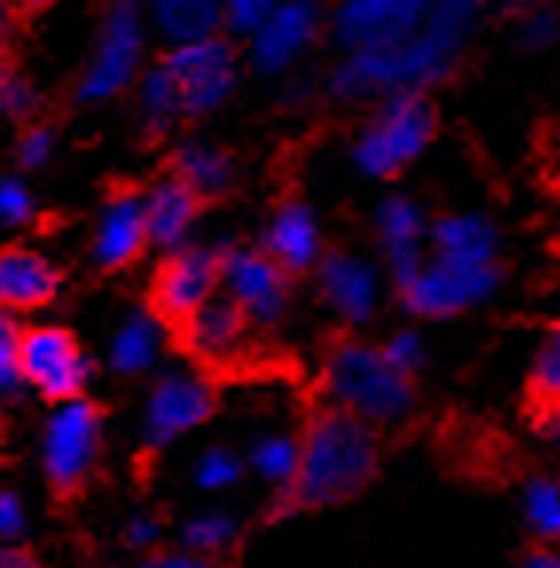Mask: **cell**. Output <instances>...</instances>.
Segmentation results:
<instances>
[{"label":"cell","mask_w":560,"mask_h":568,"mask_svg":"<svg viewBox=\"0 0 560 568\" xmlns=\"http://www.w3.org/2000/svg\"><path fill=\"white\" fill-rule=\"evenodd\" d=\"M482 17L478 0H435L431 17L411 40L380 51H353L337 63L329 91L337 99H393V94H424V87L444 83L459 63Z\"/></svg>","instance_id":"cell-1"},{"label":"cell","mask_w":560,"mask_h":568,"mask_svg":"<svg viewBox=\"0 0 560 568\" xmlns=\"http://www.w3.org/2000/svg\"><path fill=\"white\" fill-rule=\"evenodd\" d=\"M377 435L373 424L349 412H322L302 435L298 478L283 490L278 514L309 510V506H337L360 494L377 475Z\"/></svg>","instance_id":"cell-2"},{"label":"cell","mask_w":560,"mask_h":568,"mask_svg":"<svg viewBox=\"0 0 560 568\" xmlns=\"http://www.w3.org/2000/svg\"><path fill=\"white\" fill-rule=\"evenodd\" d=\"M326 393L337 412L365 424H400L416 404L411 376H404L385 349L365 342H342L326 361Z\"/></svg>","instance_id":"cell-3"},{"label":"cell","mask_w":560,"mask_h":568,"mask_svg":"<svg viewBox=\"0 0 560 568\" xmlns=\"http://www.w3.org/2000/svg\"><path fill=\"white\" fill-rule=\"evenodd\" d=\"M435 138V110L424 94H393L380 102L377 118L360 130L353 165L368 176H396L408 169Z\"/></svg>","instance_id":"cell-4"},{"label":"cell","mask_w":560,"mask_h":568,"mask_svg":"<svg viewBox=\"0 0 560 568\" xmlns=\"http://www.w3.org/2000/svg\"><path fill=\"white\" fill-rule=\"evenodd\" d=\"M142 9L138 0H110L102 12V32L94 43V59L86 68L83 83H79V99L83 102H106L114 99L122 87H130V79L138 75L142 63Z\"/></svg>","instance_id":"cell-5"},{"label":"cell","mask_w":560,"mask_h":568,"mask_svg":"<svg viewBox=\"0 0 560 568\" xmlns=\"http://www.w3.org/2000/svg\"><path fill=\"white\" fill-rule=\"evenodd\" d=\"M99 408L86 400H63L43 427V470L59 498H71L99 459Z\"/></svg>","instance_id":"cell-6"},{"label":"cell","mask_w":560,"mask_h":568,"mask_svg":"<svg viewBox=\"0 0 560 568\" xmlns=\"http://www.w3.org/2000/svg\"><path fill=\"white\" fill-rule=\"evenodd\" d=\"M502 283V267H470V263H451V260H431L419 267V275L400 291L404 306L419 318H455L462 310H470L475 302H486Z\"/></svg>","instance_id":"cell-7"},{"label":"cell","mask_w":560,"mask_h":568,"mask_svg":"<svg viewBox=\"0 0 560 568\" xmlns=\"http://www.w3.org/2000/svg\"><path fill=\"white\" fill-rule=\"evenodd\" d=\"M435 0H337L334 36L345 51H380L411 40Z\"/></svg>","instance_id":"cell-8"},{"label":"cell","mask_w":560,"mask_h":568,"mask_svg":"<svg viewBox=\"0 0 560 568\" xmlns=\"http://www.w3.org/2000/svg\"><path fill=\"white\" fill-rule=\"evenodd\" d=\"M20 373L28 385L40 388L48 400H79L91 365L79 353L75 337L59 326H35L20 337Z\"/></svg>","instance_id":"cell-9"},{"label":"cell","mask_w":560,"mask_h":568,"mask_svg":"<svg viewBox=\"0 0 560 568\" xmlns=\"http://www.w3.org/2000/svg\"><path fill=\"white\" fill-rule=\"evenodd\" d=\"M169 75L176 79L184 114H208L232 94L235 87V55L224 40H201L184 43L165 55Z\"/></svg>","instance_id":"cell-10"},{"label":"cell","mask_w":560,"mask_h":568,"mask_svg":"<svg viewBox=\"0 0 560 568\" xmlns=\"http://www.w3.org/2000/svg\"><path fill=\"white\" fill-rule=\"evenodd\" d=\"M216 408L208 381L193 373H169L161 376L145 404V439L150 447H165L173 439H181L184 432L201 427Z\"/></svg>","instance_id":"cell-11"},{"label":"cell","mask_w":560,"mask_h":568,"mask_svg":"<svg viewBox=\"0 0 560 568\" xmlns=\"http://www.w3.org/2000/svg\"><path fill=\"white\" fill-rule=\"evenodd\" d=\"M220 263L224 255L204 247H181L173 251L157 271V283H153V298L165 318H181L189 322L201 306H208L212 294H216L220 278Z\"/></svg>","instance_id":"cell-12"},{"label":"cell","mask_w":560,"mask_h":568,"mask_svg":"<svg viewBox=\"0 0 560 568\" xmlns=\"http://www.w3.org/2000/svg\"><path fill=\"white\" fill-rule=\"evenodd\" d=\"M322 32V12L314 0H283L278 12L252 36V63L263 75H283L314 48Z\"/></svg>","instance_id":"cell-13"},{"label":"cell","mask_w":560,"mask_h":568,"mask_svg":"<svg viewBox=\"0 0 560 568\" xmlns=\"http://www.w3.org/2000/svg\"><path fill=\"white\" fill-rule=\"evenodd\" d=\"M220 278L227 286V298L247 318L275 322L286 306V271L271 260L267 251H224Z\"/></svg>","instance_id":"cell-14"},{"label":"cell","mask_w":560,"mask_h":568,"mask_svg":"<svg viewBox=\"0 0 560 568\" xmlns=\"http://www.w3.org/2000/svg\"><path fill=\"white\" fill-rule=\"evenodd\" d=\"M318 283H322V298L329 302L337 318L360 326L377 314L380 306V275L377 267L360 255L349 251H329L326 260L318 263Z\"/></svg>","instance_id":"cell-15"},{"label":"cell","mask_w":560,"mask_h":568,"mask_svg":"<svg viewBox=\"0 0 560 568\" xmlns=\"http://www.w3.org/2000/svg\"><path fill=\"white\" fill-rule=\"evenodd\" d=\"M377 235H380V247H385L396 291H404V286L419 275V267L427 263L424 235H431V232H427L424 209H419L411 196H388L377 209Z\"/></svg>","instance_id":"cell-16"},{"label":"cell","mask_w":560,"mask_h":568,"mask_svg":"<svg viewBox=\"0 0 560 568\" xmlns=\"http://www.w3.org/2000/svg\"><path fill=\"white\" fill-rule=\"evenodd\" d=\"M150 243L145 201L138 193H114L99 212L94 224V260L99 267H126Z\"/></svg>","instance_id":"cell-17"},{"label":"cell","mask_w":560,"mask_h":568,"mask_svg":"<svg viewBox=\"0 0 560 568\" xmlns=\"http://www.w3.org/2000/svg\"><path fill=\"white\" fill-rule=\"evenodd\" d=\"M263 251L278 263L283 271H309L326 260V243H322L318 216L302 201H286L283 209L271 216L267 235H263Z\"/></svg>","instance_id":"cell-18"},{"label":"cell","mask_w":560,"mask_h":568,"mask_svg":"<svg viewBox=\"0 0 560 568\" xmlns=\"http://www.w3.org/2000/svg\"><path fill=\"white\" fill-rule=\"evenodd\" d=\"M431 255L451 263H470V267H490L498 263V227L478 212H451L427 235Z\"/></svg>","instance_id":"cell-19"},{"label":"cell","mask_w":560,"mask_h":568,"mask_svg":"<svg viewBox=\"0 0 560 568\" xmlns=\"http://www.w3.org/2000/svg\"><path fill=\"white\" fill-rule=\"evenodd\" d=\"M59 291V271L43 255L24 247L0 251V306L4 310H35L51 302Z\"/></svg>","instance_id":"cell-20"},{"label":"cell","mask_w":560,"mask_h":568,"mask_svg":"<svg viewBox=\"0 0 560 568\" xmlns=\"http://www.w3.org/2000/svg\"><path fill=\"white\" fill-rule=\"evenodd\" d=\"M243 329H247V314L232 298H212L184 322V342L196 357L227 361L243 345Z\"/></svg>","instance_id":"cell-21"},{"label":"cell","mask_w":560,"mask_h":568,"mask_svg":"<svg viewBox=\"0 0 560 568\" xmlns=\"http://www.w3.org/2000/svg\"><path fill=\"white\" fill-rule=\"evenodd\" d=\"M196 201L201 196L181 181V176H169L145 196V220H150V243L165 251H181L184 235L196 220Z\"/></svg>","instance_id":"cell-22"},{"label":"cell","mask_w":560,"mask_h":568,"mask_svg":"<svg viewBox=\"0 0 560 568\" xmlns=\"http://www.w3.org/2000/svg\"><path fill=\"white\" fill-rule=\"evenodd\" d=\"M150 17L173 48L212 40L224 24V0H150Z\"/></svg>","instance_id":"cell-23"},{"label":"cell","mask_w":560,"mask_h":568,"mask_svg":"<svg viewBox=\"0 0 560 568\" xmlns=\"http://www.w3.org/2000/svg\"><path fill=\"white\" fill-rule=\"evenodd\" d=\"M161 345H165V329L153 314H134V318L122 322V329L114 334L110 345V361H114L118 373H145L153 361L161 357Z\"/></svg>","instance_id":"cell-24"},{"label":"cell","mask_w":560,"mask_h":568,"mask_svg":"<svg viewBox=\"0 0 560 568\" xmlns=\"http://www.w3.org/2000/svg\"><path fill=\"white\" fill-rule=\"evenodd\" d=\"M176 176H181L196 196H216L232 184V161L208 142H189L176 153Z\"/></svg>","instance_id":"cell-25"},{"label":"cell","mask_w":560,"mask_h":568,"mask_svg":"<svg viewBox=\"0 0 560 568\" xmlns=\"http://www.w3.org/2000/svg\"><path fill=\"white\" fill-rule=\"evenodd\" d=\"M529 393L537 408H544L549 416L560 412V322L544 329L537 342V353L529 361Z\"/></svg>","instance_id":"cell-26"},{"label":"cell","mask_w":560,"mask_h":568,"mask_svg":"<svg viewBox=\"0 0 560 568\" xmlns=\"http://www.w3.org/2000/svg\"><path fill=\"white\" fill-rule=\"evenodd\" d=\"M298 463H302V439L286 432H271L263 439H255L252 447V467L259 478L275 486H291L298 478Z\"/></svg>","instance_id":"cell-27"},{"label":"cell","mask_w":560,"mask_h":568,"mask_svg":"<svg viewBox=\"0 0 560 568\" xmlns=\"http://www.w3.org/2000/svg\"><path fill=\"white\" fill-rule=\"evenodd\" d=\"M142 114H145V125H150V134H161V130H169V125H173L176 118L184 114L181 91H176V79L169 75L165 63H157V68H153L150 75L142 79Z\"/></svg>","instance_id":"cell-28"},{"label":"cell","mask_w":560,"mask_h":568,"mask_svg":"<svg viewBox=\"0 0 560 568\" xmlns=\"http://www.w3.org/2000/svg\"><path fill=\"white\" fill-rule=\"evenodd\" d=\"M521 510H526V526L541 541L560 545V478H533L521 494Z\"/></svg>","instance_id":"cell-29"},{"label":"cell","mask_w":560,"mask_h":568,"mask_svg":"<svg viewBox=\"0 0 560 568\" xmlns=\"http://www.w3.org/2000/svg\"><path fill=\"white\" fill-rule=\"evenodd\" d=\"M235 534H240V526L227 514H201V518L184 526V545H189V552L216 557V552H224L235 541Z\"/></svg>","instance_id":"cell-30"},{"label":"cell","mask_w":560,"mask_h":568,"mask_svg":"<svg viewBox=\"0 0 560 568\" xmlns=\"http://www.w3.org/2000/svg\"><path fill=\"white\" fill-rule=\"evenodd\" d=\"M560 36V17L549 9V4H537V9L521 12L518 17V43L526 51H544L552 48Z\"/></svg>","instance_id":"cell-31"},{"label":"cell","mask_w":560,"mask_h":568,"mask_svg":"<svg viewBox=\"0 0 560 568\" xmlns=\"http://www.w3.org/2000/svg\"><path fill=\"white\" fill-rule=\"evenodd\" d=\"M283 0H224V28L247 36L252 40L263 24L278 12Z\"/></svg>","instance_id":"cell-32"},{"label":"cell","mask_w":560,"mask_h":568,"mask_svg":"<svg viewBox=\"0 0 560 568\" xmlns=\"http://www.w3.org/2000/svg\"><path fill=\"white\" fill-rule=\"evenodd\" d=\"M240 475L243 463L227 447H212L196 459V486H204V490H224V486L240 483Z\"/></svg>","instance_id":"cell-33"},{"label":"cell","mask_w":560,"mask_h":568,"mask_svg":"<svg viewBox=\"0 0 560 568\" xmlns=\"http://www.w3.org/2000/svg\"><path fill=\"white\" fill-rule=\"evenodd\" d=\"M20 337L24 334H17L9 310L0 306V393H12L24 381V373H20Z\"/></svg>","instance_id":"cell-34"},{"label":"cell","mask_w":560,"mask_h":568,"mask_svg":"<svg viewBox=\"0 0 560 568\" xmlns=\"http://www.w3.org/2000/svg\"><path fill=\"white\" fill-rule=\"evenodd\" d=\"M35 212L32 193H28V184L17 181V176H4L0 181V224H28Z\"/></svg>","instance_id":"cell-35"},{"label":"cell","mask_w":560,"mask_h":568,"mask_svg":"<svg viewBox=\"0 0 560 568\" xmlns=\"http://www.w3.org/2000/svg\"><path fill=\"white\" fill-rule=\"evenodd\" d=\"M385 357L393 361L404 376H411V373H419V368H424L427 345H424V337H419L416 329H400V334L385 345Z\"/></svg>","instance_id":"cell-36"},{"label":"cell","mask_w":560,"mask_h":568,"mask_svg":"<svg viewBox=\"0 0 560 568\" xmlns=\"http://www.w3.org/2000/svg\"><path fill=\"white\" fill-rule=\"evenodd\" d=\"M32 110H35V91L28 87V79L4 71V75H0V114L28 118Z\"/></svg>","instance_id":"cell-37"},{"label":"cell","mask_w":560,"mask_h":568,"mask_svg":"<svg viewBox=\"0 0 560 568\" xmlns=\"http://www.w3.org/2000/svg\"><path fill=\"white\" fill-rule=\"evenodd\" d=\"M17 158L24 169H40L43 161L51 158V130H43V125H35V130H28L24 138H20L17 145Z\"/></svg>","instance_id":"cell-38"},{"label":"cell","mask_w":560,"mask_h":568,"mask_svg":"<svg viewBox=\"0 0 560 568\" xmlns=\"http://www.w3.org/2000/svg\"><path fill=\"white\" fill-rule=\"evenodd\" d=\"M20 534H24V506H20L17 494L0 490V537L17 541Z\"/></svg>","instance_id":"cell-39"},{"label":"cell","mask_w":560,"mask_h":568,"mask_svg":"<svg viewBox=\"0 0 560 568\" xmlns=\"http://www.w3.org/2000/svg\"><path fill=\"white\" fill-rule=\"evenodd\" d=\"M138 568H216V565H212V557H201V552H153Z\"/></svg>","instance_id":"cell-40"},{"label":"cell","mask_w":560,"mask_h":568,"mask_svg":"<svg viewBox=\"0 0 560 568\" xmlns=\"http://www.w3.org/2000/svg\"><path fill=\"white\" fill-rule=\"evenodd\" d=\"M0 568H40V560L17 545H0Z\"/></svg>","instance_id":"cell-41"},{"label":"cell","mask_w":560,"mask_h":568,"mask_svg":"<svg viewBox=\"0 0 560 568\" xmlns=\"http://www.w3.org/2000/svg\"><path fill=\"white\" fill-rule=\"evenodd\" d=\"M521 568H560V549H557V545H544V549H533L526 560H521Z\"/></svg>","instance_id":"cell-42"},{"label":"cell","mask_w":560,"mask_h":568,"mask_svg":"<svg viewBox=\"0 0 560 568\" xmlns=\"http://www.w3.org/2000/svg\"><path fill=\"white\" fill-rule=\"evenodd\" d=\"M157 529H161V526H157L153 518H138L134 526H130L126 541H130V545H150L153 537H157Z\"/></svg>","instance_id":"cell-43"},{"label":"cell","mask_w":560,"mask_h":568,"mask_svg":"<svg viewBox=\"0 0 560 568\" xmlns=\"http://www.w3.org/2000/svg\"><path fill=\"white\" fill-rule=\"evenodd\" d=\"M506 9H518V17L521 12H529V9H537V4H541V0H502Z\"/></svg>","instance_id":"cell-44"},{"label":"cell","mask_w":560,"mask_h":568,"mask_svg":"<svg viewBox=\"0 0 560 568\" xmlns=\"http://www.w3.org/2000/svg\"><path fill=\"white\" fill-rule=\"evenodd\" d=\"M549 435H552V444L560 447V412L557 416H549Z\"/></svg>","instance_id":"cell-45"},{"label":"cell","mask_w":560,"mask_h":568,"mask_svg":"<svg viewBox=\"0 0 560 568\" xmlns=\"http://www.w3.org/2000/svg\"><path fill=\"white\" fill-rule=\"evenodd\" d=\"M28 9H43V4H51V0H24Z\"/></svg>","instance_id":"cell-46"},{"label":"cell","mask_w":560,"mask_h":568,"mask_svg":"<svg viewBox=\"0 0 560 568\" xmlns=\"http://www.w3.org/2000/svg\"><path fill=\"white\" fill-rule=\"evenodd\" d=\"M557 176H560V158H557Z\"/></svg>","instance_id":"cell-47"}]
</instances>
